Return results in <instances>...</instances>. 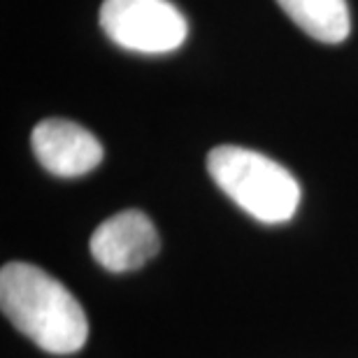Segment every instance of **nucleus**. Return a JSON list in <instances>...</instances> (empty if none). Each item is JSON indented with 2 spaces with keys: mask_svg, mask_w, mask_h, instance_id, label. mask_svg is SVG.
I'll list each match as a JSON object with an SVG mask.
<instances>
[{
  "mask_svg": "<svg viewBox=\"0 0 358 358\" xmlns=\"http://www.w3.org/2000/svg\"><path fill=\"white\" fill-rule=\"evenodd\" d=\"M0 307L10 324L47 354L70 356L87 345L89 321L82 305L59 279L33 263L3 266Z\"/></svg>",
  "mask_w": 358,
  "mask_h": 358,
  "instance_id": "f257e3e1",
  "label": "nucleus"
},
{
  "mask_svg": "<svg viewBox=\"0 0 358 358\" xmlns=\"http://www.w3.org/2000/svg\"><path fill=\"white\" fill-rule=\"evenodd\" d=\"M214 184L261 224H286L300 205V184L284 166L254 149L221 145L207 156Z\"/></svg>",
  "mask_w": 358,
  "mask_h": 358,
  "instance_id": "f03ea898",
  "label": "nucleus"
},
{
  "mask_svg": "<svg viewBox=\"0 0 358 358\" xmlns=\"http://www.w3.org/2000/svg\"><path fill=\"white\" fill-rule=\"evenodd\" d=\"M100 26L128 52L168 54L184 45L189 24L168 0H103Z\"/></svg>",
  "mask_w": 358,
  "mask_h": 358,
  "instance_id": "7ed1b4c3",
  "label": "nucleus"
},
{
  "mask_svg": "<svg viewBox=\"0 0 358 358\" xmlns=\"http://www.w3.org/2000/svg\"><path fill=\"white\" fill-rule=\"evenodd\" d=\"M159 233L140 210H126L103 221L91 235V256L110 272L138 270L159 254Z\"/></svg>",
  "mask_w": 358,
  "mask_h": 358,
  "instance_id": "20e7f679",
  "label": "nucleus"
},
{
  "mask_svg": "<svg viewBox=\"0 0 358 358\" xmlns=\"http://www.w3.org/2000/svg\"><path fill=\"white\" fill-rule=\"evenodd\" d=\"M31 147L40 166L56 177H82L103 161V145L68 119H45L33 128Z\"/></svg>",
  "mask_w": 358,
  "mask_h": 358,
  "instance_id": "39448f33",
  "label": "nucleus"
},
{
  "mask_svg": "<svg viewBox=\"0 0 358 358\" xmlns=\"http://www.w3.org/2000/svg\"><path fill=\"white\" fill-rule=\"evenodd\" d=\"M289 19L310 38L338 45L352 31L347 0H277Z\"/></svg>",
  "mask_w": 358,
  "mask_h": 358,
  "instance_id": "423d86ee",
  "label": "nucleus"
}]
</instances>
